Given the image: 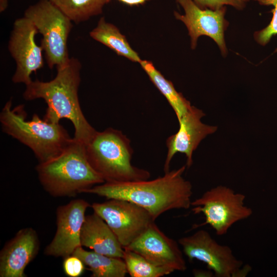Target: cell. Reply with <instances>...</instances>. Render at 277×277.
Here are the masks:
<instances>
[{
    "mask_svg": "<svg viewBox=\"0 0 277 277\" xmlns=\"http://www.w3.org/2000/svg\"><path fill=\"white\" fill-rule=\"evenodd\" d=\"M205 115L202 110L193 106L179 121V129L166 140L167 153L164 172L170 170V164L177 152L184 153L187 158L186 166L192 164V154L202 140L216 131L217 127L203 124L201 118Z\"/></svg>",
    "mask_w": 277,
    "mask_h": 277,
    "instance_id": "cell-14",
    "label": "cell"
},
{
    "mask_svg": "<svg viewBox=\"0 0 277 277\" xmlns=\"http://www.w3.org/2000/svg\"><path fill=\"white\" fill-rule=\"evenodd\" d=\"M178 243L190 261L195 259L204 263L214 276H244L250 271V267L244 266L229 246L220 244L204 229L180 238Z\"/></svg>",
    "mask_w": 277,
    "mask_h": 277,
    "instance_id": "cell-8",
    "label": "cell"
},
{
    "mask_svg": "<svg viewBox=\"0 0 277 277\" xmlns=\"http://www.w3.org/2000/svg\"><path fill=\"white\" fill-rule=\"evenodd\" d=\"M202 9L215 10L224 6H230L238 10H243L250 0H193Z\"/></svg>",
    "mask_w": 277,
    "mask_h": 277,
    "instance_id": "cell-23",
    "label": "cell"
},
{
    "mask_svg": "<svg viewBox=\"0 0 277 277\" xmlns=\"http://www.w3.org/2000/svg\"><path fill=\"white\" fill-rule=\"evenodd\" d=\"M24 16L43 36L41 45L49 68L65 65L70 58L67 45L73 26L70 18L50 0H39L30 6Z\"/></svg>",
    "mask_w": 277,
    "mask_h": 277,
    "instance_id": "cell-6",
    "label": "cell"
},
{
    "mask_svg": "<svg viewBox=\"0 0 277 277\" xmlns=\"http://www.w3.org/2000/svg\"><path fill=\"white\" fill-rule=\"evenodd\" d=\"M186 166L152 180L104 182L84 190L107 199L132 202L146 209L155 220L166 211L191 206L192 186L183 176Z\"/></svg>",
    "mask_w": 277,
    "mask_h": 277,
    "instance_id": "cell-1",
    "label": "cell"
},
{
    "mask_svg": "<svg viewBox=\"0 0 277 277\" xmlns=\"http://www.w3.org/2000/svg\"><path fill=\"white\" fill-rule=\"evenodd\" d=\"M82 246L109 256L123 259L124 249L106 222L97 214L85 217L81 232Z\"/></svg>",
    "mask_w": 277,
    "mask_h": 277,
    "instance_id": "cell-16",
    "label": "cell"
},
{
    "mask_svg": "<svg viewBox=\"0 0 277 277\" xmlns=\"http://www.w3.org/2000/svg\"><path fill=\"white\" fill-rule=\"evenodd\" d=\"M91 205L83 199H75L57 207V228L44 253L48 256L66 257L82 246L81 232L85 219V212Z\"/></svg>",
    "mask_w": 277,
    "mask_h": 277,
    "instance_id": "cell-12",
    "label": "cell"
},
{
    "mask_svg": "<svg viewBox=\"0 0 277 277\" xmlns=\"http://www.w3.org/2000/svg\"><path fill=\"white\" fill-rule=\"evenodd\" d=\"M44 189L54 197L72 196L105 181L90 164L85 144L74 137L60 154L36 167Z\"/></svg>",
    "mask_w": 277,
    "mask_h": 277,
    "instance_id": "cell-3",
    "label": "cell"
},
{
    "mask_svg": "<svg viewBox=\"0 0 277 277\" xmlns=\"http://www.w3.org/2000/svg\"><path fill=\"white\" fill-rule=\"evenodd\" d=\"M39 240L35 230H19L0 252L1 277H26L25 269L37 255Z\"/></svg>",
    "mask_w": 277,
    "mask_h": 277,
    "instance_id": "cell-15",
    "label": "cell"
},
{
    "mask_svg": "<svg viewBox=\"0 0 277 277\" xmlns=\"http://www.w3.org/2000/svg\"><path fill=\"white\" fill-rule=\"evenodd\" d=\"M63 267L64 273L69 277H78L85 270V264L77 256L70 255L64 258Z\"/></svg>",
    "mask_w": 277,
    "mask_h": 277,
    "instance_id": "cell-24",
    "label": "cell"
},
{
    "mask_svg": "<svg viewBox=\"0 0 277 277\" xmlns=\"http://www.w3.org/2000/svg\"><path fill=\"white\" fill-rule=\"evenodd\" d=\"M8 6V0H0V12H3Z\"/></svg>",
    "mask_w": 277,
    "mask_h": 277,
    "instance_id": "cell-27",
    "label": "cell"
},
{
    "mask_svg": "<svg viewBox=\"0 0 277 277\" xmlns=\"http://www.w3.org/2000/svg\"><path fill=\"white\" fill-rule=\"evenodd\" d=\"M110 0H109L110 2ZM129 6H137L145 3L148 0H118Z\"/></svg>",
    "mask_w": 277,
    "mask_h": 277,
    "instance_id": "cell-26",
    "label": "cell"
},
{
    "mask_svg": "<svg viewBox=\"0 0 277 277\" xmlns=\"http://www.w3.org/2000/svg\"><path fill=\"white\" fill-rule=\"evenodd\" d=\"M94 40L108 47L117 54L134 62L140 63L142 60L129 44L126 37L114 25L108 23L102 17L97 25L89 33Z\"/></svg>",
    "mask_w": 277,
    "mask_h": 277,
    "instance_id": "cell-18",
    "label": "cell"
},
{
    "mask_svg": "<svg viewBox=\"0 0 277 277\" xmlns=\"http://www.w3.org/2000/svg\"><path fill=\"white\" fill-rule=\"evenodd\" d=\"M179 243L166 235L153 223L130 245L124 249L133 251L159 266L173 271L187 269L183 250Z\"/></svg>",
    "mask_w": 277,
    "mask_h": 277,
    "instance_id": "cell-13",
    "label": "cell"
},
{
    "mask_svg": "<svg viewBox=\"0 0 277 277\" xmlns=\"http://www.w3.org/2000/svg\"><path fill=\"white\" fill-rule=\"evenodd\" d=\"M108 200L103 203H94L91 207L106 222L124 249L155 220L146 209L132 202L120 199Z\"/></svg>",
    "mask_w": 277,
    "mask_h": 277,
    "instance_id": "cell-9",
    "label": "cell"
},
{
    "mask_svg": "<svg viewBox=\"0 0 277 277\" xmlns=\"http://www.w3.org/2000/svg\"><path fill=\"white\" fill-rule=\"evenodd\" d=\"M245 197L230 188L219 185L192 201V211L204 215L205 222L200 226L209 225L217 235H223L234 224L252 215V209L245 204Z\"/></svg>",
    "mask_w": 277,
    "mask_h": 277,
    "instance_id": "cell-7",
    "label": "cell"
},
{
    "mask_svg": "<svg viewBox=\"0 0 277 277\" xmlns=\"http://www.w3.org/2000/svg\"><path fill=\"white\" fill-rule=\"evenodd\" d=\"M87 159L105 182L148 180L150 172L132 165L129 139L121 131L108 128L96 131L85 144Z\"/></svg>",
    "mask_w": 277,
    "mask_h": 277,
    "instance_id": "cell-5",
    "label": "cell"
},
{
    "mask_svg": "<svg viewBox=\"0 0 277 277\" xmlns=\"http://www.w3.org/2000/svg\"><path fill=\"white\" fill-rule=\"evenodd\" d=\"M193 274L195 276H214L213 272L209 270H194L193 271Z\"/></svg>",
    "mask_w": 277,
    "mask_h": 277,
    "instance_id": "cell-25",
    "label": "cell"
},
{
    "mask_svg": "<svg viewBox=\"0 0 277 277\" xmlns=\"http://www.w3.org/2000/svg\"><path fill=\"white\" fill-rule=\"evenodd\" d=\"M81 67L77 58L70 57L65 65L56 68L53 80H36L26 85L23 96L27 101L43 99L47 105L44 119L52 123H59L62 118L69 120L74 128V138L86 144L96 130L85 118L78 100Z\"/></svg>",
    "mask_w": 277,
    "mask_h": 277,
    "instance_id": "cell-2",
    "label": "cell"
},
{
    "mask_svg": "<svg viewBox=\"0 0 277 277\" xmlns=\"http://www.w3.org/2000/svg\"><path fill=\"white\" fill-rule=\"evenodd\" d=\"M182 7L184 14L174 11L176 19L182 21L186 26L191 39V47L196 48L198 38L202 35L212 38L217 45L222 54H227L224 33L229 26L225 18L227 6L215 10L202 9L193 0H176Z\"/></svg>",
    "mask_w": 277,
    "mask_h": 277,
    "instance_id": "cell-11",
    "label": "cell"
},
{
    "mask_svg": "<svg viewBox=\"0 0 277 277\" xmlns=\"http://www.w3.org/2000/svg\"><path fill=\"white\" fill-rule=\"evenodd\" d=\"M74 23L86 21L102 12L109 0H50Z\"/></svg>",
    "mask_w": 277,
    "mask_h": 277,
    "instance_id": "cell-20",
    "label": "cell"
},
{
    "mask_svg": "<svg viewBox=\"0 0 277 277\" xmlns=\"http://www.w3.org/2000/svg\"><path fill=\"white\" fill-rule=\"evenodd\" d=\"M72 254L89 267L92 277H124L128 273L123 259L87 251L82 246L77 248Z\"/></svg>",
    "mask_w": 277,
    "mask_h": 277,
    "instance_id": "cell-17",
    "label": "cell"
},
{
    "mask_svg": "<svg viewBox=\"0 0 277 277\" xmlns=\"http://www.w3.org/2000/svg\"><path fill=\"white\" fill-rule=\"evenodd\" d=\"M38 33L33 23L24 16L17 18L13 23L8 50L16 64L12 78L14 83L29 84L32 73L44 66L43 48L35 42Z\"/></svg>",
    "mask_w": 277,
    "mask_h": 277,
    "instance_id": "cell-10",
    "label": "cell"
},
{
    "mask_svg": "<svg viewBox=\"0 0 277 277\" xmlns=\"http://www.w3.org/2000/svg\"><path fill=\"white\" fill-rule=\"evenodd\" d=\"M262 6H272V18L269 24L265 28L254 33L255 41L260 45H266L274 35H277V0H253ZM277 52V48L275 50Z\"/></svg>",
    "mask_w": 277,
    "mask_h": 277,
    "instance_id": "cell-22",
    "label": "cell"
},
{
    "mask_svg": "<svg viewBox=\"0 0 277 277\" xmlns=\"http://www.w3.org/2000/svg\"><path fill=\"white\" fill-rule=\"evenodd\" d=\"M11 106L10 100L0 113L2 130L29 147L39 163L58 155L71 142L73 138L60 123L48 122L36 114L31 120H26L23 105Z\"/></svg>",
    "mask_w": 277,
    "mask_h": 277,
    "instance_id": "cell-4",
    "label": "cell"
},
{
    "mask_svg": "<svg viewBox=\"0 0 277 277\" xmlns=\"http://www.w3.org/2000/svg\"><path fill=\"white\" fill-rule=\"evenodd\" d=\"M124 260L128 273L131 277H161L174 272L171 269L154 265L140 254L124 249Z\"/></svg>",
    "mask_w": 277,
    "mask_h": 277,
    "instance_id": "cell-21",
    "label": "cell"
},
{
    "mask_svg": "<svg viewBox=\"0 0 277 277\" xmlns=\"http://www.w3.org/2000/svg\"><path fill=\"white\" fill-rule=\"evenodd\" d=\"M140 64L150 80L166 97L179 121L191 107L189 101L175 90L172 82L167 80L151 62L142 60Z\"/></svg>",
    "mask_w": 277,
    "mask_h": 277,
    "instance_id": "cell-19",
    "label": "cell"
}]
</instances>
